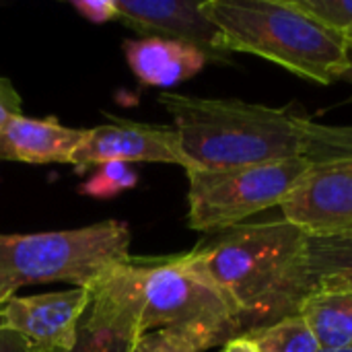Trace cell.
I'll list each match as a JSON object with an SVG mask.
<instances>
[{
	"label": "cell",
	"instance_id": "cell-1",
	"mask_svg": "<svg viewBox=\"0 0 352 352\" xmlns=\"http://www.w3.org/2000/svg\"><path fill=\"white\" fill-rule=\"evenodd\" d=\"M184 260L233 305L241 334L299 314L309 295L307 235L285 219L217 233Z\"/></svg>",
	"mask_w": 352,
	"mask_h": 352
},
{
	"label": "cell",
	"instance_id": "cell-2",
	"mask_svg": "<svg viewBox=\"0 0 352 352\" xmlns=\"http://www.w3.org/2000/svg\"><path fill=\"white\" fill-rule=\"evenodd\" d=\"M190 169H237L303 157L301 118L241 99L163 93ZM188 171V169H186Z\"/></svg>",
	"mask_w": 352,
	"mask_h": 352
},
{
	"label": "cell",
	"instance_id": "cell-3",
	"mask_svg": "<svg viewBox=\"0 0 352 352\" xmlns=\"http://www.w3.org/2000/svg\"><path fill=\"white\" fill-rule=\"evenodd\" d=\"M227 50L264 58L309 82L342 78L349 41L291 0H202Z\"/></svg>",
	"mask_w": 352,
	"mask_h": 352
},
{
	"label": "cell",
	"instance_id": "cell-4",
	"mask_svg": "<svg viewBox=\"0 0 352 352\" xmlns=\"http://www.w3.org/2000/svg\"><path fill=\"white\" fill-rule=\"evenodd\" d=\"M132 231L124 221L43 233H0V307L23 287L70 283L93 289L130 260Z\"/></svg>",
	"mask_w": 352,
	"mask_h": 352
},
{
	"label": "cell",
	"instance_id": "cell-5",
	"mask_svg": "<svg viewBox=\"0 0 352 352\" xmlns=\"http://www.w3.org/2000/svg\"><path fill=\"white\" fill-rule=\"evenodd\" d=\"M128 268L142 301V334L184 328L208 336L214 344H225L241 334L233 305L186 264L184 254L140 264L130 258Z\"/></svg>",
	"mask_w": 352,
	"mask_h": 352
},
{
	"label": "cell",
	"instance_id": "cell-6",
	"mask_svg": "<svg viewBox=\"0 0 352 352\" xmlns=\"http://www.w3.org/2000/svg\"><path fill=\"white\" fill-rule=\"evenodd\" d=\"M309 167L297 157L221 171L188 169V225L214 235L245 225L252 214L280 206Z\"/></svg>",
	"mask_w": 352,
	"mask_h": 352
},
{
	"label": "cell",
	"instance_id": "cell-7",
	"mask_svg": "<svg viewBox=\"0 0 352 352\" xmlns=\"http://www.w3.org/2000/svg\"><path fill=\"white\" fill-rule=\"evenodd\" d=\"M128 262L93 287L76 342L66 352H136L144 336L140 330L142 301Z\"/></svg>",
	"mask_w": 352,
	"mask_h": 352
},
{
	"label": "cell",
	"instance_id": "cell-8",
	"mask_svg": "<svg viewBox=\"0 0 352 352\" xmlns=\"http://www.w3.org/2000/svg\"><path fill=\"white\" fill-rule=\"evenodd\" d=\"M280 210L307 237L352 233V161L311 163Z\"/></svg>",
	"mask_w": 352,
	"mask_h": 352
},
{
	"label": "cell",
	"instance_id": "cell-9",
	"mask_svg": "<svg viewBox=\"0 0 352 352\" xmlns=\"http://www.w3.org/2000/svg\"><path fill=\"white\" fill-rule=\"evenodd\" d=\"M107 161L120 163H163L190 169L182 151L179 134L173 126L142 124L130 120H111L109 124L89 128L72 157L76 173Z\"/></svg>",
	"mask_w": 352,
	"mask_h": 352
},
{
	"label": "cell",
	"instance_id": "cell-10",
	"mask_svg": "<svg viewBox=\"0 0 352 352\" xmlns=\"http://www.w3.org/2000/svg\"><path fill=\"white\" fill-rule=\"evenodd\" d=\"M93 289L12 297L0 307V324L21 334L37 352H66L76 342L78 324L91 303Z\"/></svg>",
	"mask_w": 352,
	"mask_h": 352
},
{
	"label": "cell",
	"instance_id": "cell-11",
	"mask_svg": "<svg viewBox=\"0 0 352 352\" xmlns=\"http://www.w3.org/2000/svg\"><path fill=\"white\" fill-rule=\"evenodd\" d=\"M118 21L148 37H163L200 50L208 62L227 64L231 52L221 29L202 8V0H116Z\"/></svg>",
	"mask_w": 352,
	"mask_h": 352
},
{
	"label": "cell",
	"instance_id": "cell-12",
	"mask_svg": "<svg viewBox=\"0 0 352 352\" xmlns=\"http://www.w3.org/2000/svg\"><path fill=\"white\" fill-rule=\"evenodd\" d=\"M85 132L62 126L54 116L35 120L21 113L0 130V159L27 165H72Z\"/></svg>",
	"mask_w": 352,
	"mask_h": 352
},
{
	"label": "cell",
	"instance_id": "cell-13",
	"mask_svg": "<svg viewBox=\"0 0 352 352\" xmlns=\"http://www.w3.org/2000/svg\"><path fill=\"white\" fill-rule=\"evenodd\" d=\"M124 54L142 85L161 89L196 76L208 64V58L200 50L163 37L128 39L124 41Z\"/></svg>",
	"mask_w": 352,
	"mask_h": 352
},
{
	"label": "cell",
	"instance_id": "cell-14",
	"mask_svg": "<svg viewBox=\"0 0 352 352\" xmlns=\"http://www.w3.org/2000/svg\"><path fill=\"white\" fill-rule=\"evenodd\" d=\"M307 278L311 293H352V233L307 237Z\"/></svg>",
	"mask_w": 352,
	"mask_h": 352
},
{
	"label": "cell",
	"instance_id": "cell-15",
	"mask_svg": "<svg viewBox=\"0 0 352 352\" xmlns=\"http://www.w3.org/2000/svg\"><path fill=\"white\" fill-rule=\"evenodd\" d=\"M322 351H338L352 344V322L342 293H311L299 307Z\"/></svg>",
	"mask_w": 352,
	"mask_h": 352
},
{
	"label": "cell",
	"instance_id": "cell-16",
	"mask_svg": "<svg viewBox=\"0 0 352 352\" xmlns=\"http://www.w3.org/2000/svg\"><path fill=\"white\" fill-rule=\"evenodd\" d=\"M258 352H322L301 314L283 318L266 328L248 332Z\"/></svg>",
	"mask_w": 352,
	"mask_h": 352
},
{
	"label": "cell",
	"instance_id": "cell-17",
	"mask_svg": "<svg viewBox=\"0 0 352 352\" xmlns=\"http://www.w3.org/2000/svg\"><path fill=\"white\" fill-rule=\"evenodd\" d=\"M303 157L309 163L352 161V126H328L301 118Z\"/></svg>",
	"mask_w": 352,
	"mask_h": 352
},
{
	"label": "cell",
	"instance_id": "cell-18",
	"mask_svg": "<svg viewBox=\"0 0 352 352\" xmlns=\"http://www.w3.org/2000/svg\"><path fill=\"white\" fill-rule=\"evenodd\" d=\"M138 173L132 165L120 161H107L95 167L91 177L82 182L80 194L97 200H109L126 190L136 188Z\"/></svg>",
	"mask_w": 352,
	"mask_h": 352
},
{
	"label": "cell",
	"instance_id": "cell-19",
	"mask_svg": "<svg viewBox=\"0 0 352 352\" xmlns=\"http://www.w3.org/2000/svg\"><path fill=\"white\" fill-rule=\"evenodd\" d=\"M217 346L208 336L184 328H165L144 334L136 352H204Z\"/></svg>",
	"mask_w": 352,
	"mask_h": 352
},
{
	"label": "cell",
	"instance_id": "cell-20",
	"mask_svg": "<svg viewBox=\"0 0 352 352\" xmlns=\"http://www.w3.org/2000/svg\"><path fill=\"white\" fill-rule=\"evenodd\" d=\"M297 8L316 16L326 27L352 41V0H291Z\"/></svg>",
	"mask_w": 352,
	"mask_h": 352
},
{
	"label": "cell",
	"instance_id": "cell-21",
	"mask_svg": "<svg viewBox=\"0 0 352 352\" xmlns=\"http://www.w3.org/2000/svg\"><path fill=\"white\" fill-rule=\"evenodd\" d=\"M70 4L76 8V12L82 19H87L89 23H95V25L118 19L116 0H72Z\"/></svg>",
	"mask_w": 352,
	"mask_h": 352
},
{
	"label": "cell",
	"instance_id": "cell-22",
	"mask_svg": "<svg viewBox=\"0 0 352 352\" xmlns=\"http://www.w3.org/2000/svg\"><path fill=\"white\" fill-rule=\"evenodd\" d=\"M16 116H21V97L10 80L0 78V130Z\"/></svg>",
	"mask_w": 352,
	"mask_h": 352
},
{
	"label": "cell",
	"instance_id": "cell-23",
	"mask_svg": "<svg viewBox=\"0 0 352 352\" xmlns=\"http://www.w3.org/2000/svg\"><path fill=\"white\" fill-rule=\"evenodd\" d=\"M0 352H37L21 334L0 324Z\"/></svg>",
	"mask_w": 352,
	"mask_h": 352
},
{
	"label": "cell",
	"instance_id": "cell-24",
	"mask_svg": "<svg viewBox=\"0 0 352 352\" xmlns=\"http://www.w3.org/2000/svg\"><path fill=\"white\" fill-rule=\"evenodd\" d=\"M221 352H258V349L248 334H239V336L231 338L229 342H225Z\"/></svg>",
	"mask_w": 352,
	"mask_h": 352
},
{
	"label": "cell",
	"instance_id": "cell-25",
	"mask_svg": "<svg viewBox=\"0 0 352 352\" xmlns=\"http://www.w3.org/2000/svg\"><path fill=\"white\" fill-rule=\"evenodd\" d=\"M346 58H349V66H346V70H344L340 80H346V82L352 85V41H349V45H346Z\"/></svg>",
	"mask_w": 352,
	"mask_h": 352
},
{
	"label": "cell",
	"instance_id": "cell-26",
	"mask_svg": "<svg viewBox=\"0 0 352 352\" xmlns=\"http://www.w3.org/2000/svg\"><path fill=\"white\" fill-rule=\"evenodd\" d=\"M322 352H352V344L346 349H338V351H322Z\"/></svg>",
	"mask_w": 352,
	"mask_h": 352
}]
</instances>
